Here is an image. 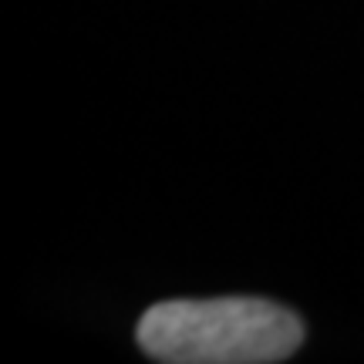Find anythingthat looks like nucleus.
Masks as SVG:
<instances>
[{
  "instance_id": "f257e3e1",
  "label": "nucleus",
  "mask_w": 364,
  "mask_h": 364,
  "mask_svg": "<svg viewBox=\"0 0 364 364\" xmlns=\"http://www.w3.org/2000/svg\"><path fill=\"white\" fill-rule=\"evenodd\" d=\"M135 341L166 364H270L304 344V321L263 297L166 300L142 314Z\"/></svg>"
}]
</instances>
